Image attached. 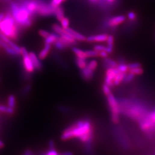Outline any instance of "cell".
<instances>
[{
  "label": "cell",
  "mask_w": 155,
  "mask_h": 155,
  "mask_svg": "<svg viewBox=\"0 0 155 155\" xmlns=\"http://www.w3.org/2000/svg\"><path fill=\"white\" fill-rule=\"evenodd\" d=\"M94 136L93 124L88 119H81L69 126L63 132L61 139L67 141L78 138L85 145H91Z\"/></svg>",
  "instance_id": "cell-1"
},
{
  "label": "cell",
  "mask_w": 155,
  "mask_h": 155,
  "mask_svg": "<svg viewBox=\"0 0 155 155\" xmlns=\"http://www.w3.org/2000/svg\"><path fill=\"white\" fill-rule=\"evenodd\" d=\"M121 113H123L129 118L140 122L144 118L147 117L149 114L148 109L141 104L133 102L129 100L118 101Z\"/></svg>",
  "instance_id": "cell-2"
},
{
  "label": "cell",
  "mask_w": 155,
  "mask_h": 155,
  "mask_svg": "<svg viewBox=\"0 0 155 155\" xmlns=\"http://www.w3.org/2000/svg\"><path fill=\"white\" fill-rule=\"evenodd\" d=\"M10 9L11 13L20 29L31 27L34 18L31 16L25 6L17 2L12 1L10 3Z\"/></svg>",
  "instance_id": "cell-3"
},
{
  "label": "cell",
  "mask_w": 155,
  "mask_h": 155,
  "mask_svg": "<svg viewBox=\"0 0 155 155\" xmlns=\"http://www.w3.org/2000/svg\"><path fill=\"white\" fill-rule=\"evenodd\" d=\"M20 28L16 24L11 13H7L0 23V32L6 36L12 39H18Z\"/></svg>",
  "instance_id": "cell-4"
},
{
  "label": "cell",
  "mask_w": 155,
  "mask_h": 155,
  "mask_svg": "<svg viewBox=\"0 0 155 155\" xmlns=\"http://www.w3.org/2000/svg\"><path fill=\"white\" fill-rule=\"evenodd\" d=\"M107 105L111 113V120L114 124H118L119 122V116L121 110L118 100L113 93H110L106 96Z\"/></svg>",
  "instance_id": "cell-5"
},
{
  "label": "cell",
  "mask_w": 155,
  "mask_h": 155,
  "mask_svg": "<svg viewBox=\"0 0 155 155\" xmlns=\"http://www.w3.org/2000/svg\"><path fill=\"white\" fill-rule=\"evenodd\" d=\"M55 9L54 8L50 3L44 0L38 1L37 15L42 17H48L55 15Z\"/></svg>",
  "instance_id": "cell-6"
},
{
  "label": "cell",
  "mask_w": 155,
  "mask_h": 155,
  "mask_svg": "<svg viewBox=\"0 0 155 155\" xmlns=\"http://www.w3.org/2000/svg\"><path fill=\"white\" fill-rule=\"evenodd\" d=\"M118 72L119 71L117 67L107 68L105 72V83L111 88L114 87V80Z\"/></svg>",
  "instance_id": "cell-7"
},
{
  "label": "cell",
  "mask_w": 155,
  "mask_h": 155,
  "mask_svg": "<svg viewBox=\"0 0 155 155\" xmlns=\"http://www.w3.org/2000/svg\"><path fill=\"white\" fill-rule=\"evenodd\" d=\"M125 17L123 15H119L117 16H114L109 19L107 21V25L109 27L114 28L118 25H120L124 23L125 20Z\"/></svg>",
  "instance_id": "cell-8"
},
{
  "label": "cell",
  "mask_w": 155,
  "mask_h": 155,
  "mask_svg": "<svg viewBox=\"0 0 155 155\" xmlns=\"http://www.w3.org/2000/svg\"><path fill=\"white\" fill-rule=\"evenodd\" d=\"M23 66L26 73L31 74L33 73L35 70V67L29 55L26 56H23Z\"/></svg>",
  "instance_id": "cell-9"
},
{
  "label": "cell",
  "mask_w": 155,
  "mask_h": 155,
  "mask_svg": "<svg viewBox=\"0 0 155 155\" xmlns=\"http://www.w3.org/2000/svg\"><path fill=\"white\" fill-rule=\"evenodd\" d=\"M54 45L56 49L58 50H64L72 45L66 39H64L63 37H61L60 36L56 40V42L54 44Z\"/></svg>",
  "instance_id": "cell-10"
},
{
  "label": "cell",
  "mask_w": 155,
  "mask_h": 155,
  "mask_svg": "<svg viewBox=\"0 0 155 155\" xmlns=\"http://www.w3.org/2000/svg\"><path fill=\"white\" fill-rule=\"evenodd\" d=\"M108 35L107 34H99L97 35L90 36L86 38V41L88 42H105L107 40Z\"/></svg>",
  "instance_id": "cell-11"
},
{
  "label": "cell",
  "mask_w": 155,
  "mask_h": 155,
  "mask_svg": "<svg viewBox=\"0 0 155 155\" xmlns=\"http://www.w3.org/2000/svg\"><path fill=\"white\" fill-rule=\"evenodd\" d=\"M65 30L69 35H70L72 37H73L76 41L84 42V41L86 40V37H85L84 35H83L82 34H81L80 33L75 31L74 29H73L69 27L68 28L66 29Z\"/></svg>",
  "instance_id": "cell-12"
},
{
  "label": "cell",
  "mask_w": 155,
  "mask_h": 155,
  "mask_svg": "<svg viewBox=\"0 0 155 155\" xmlns=\"http://www.w3.org/2000/svg\"><path fill=\"white\" fill-rule=\"evenodd\" d=\"M29 56L31 58L35 69H36L37 71H41L43 68V65L42 62L40 60V59L33 52H31L30 53H29Z\"/></svg>",
  "instance_id": "cell-13"
},
{
  "label": "cell",
  "mask_w": 155,
  "mask_h": 155,
  "mask_svg": "<svg viewBox=\"0 0 155 155\" xmlns=\"http://www.w3.org/2000/svg\"><path fill=\"white\" fill-rule=\"evenodd\" d=\"M94 74V71L90 70L87 66L83 69L81 70V76L83 80L90 81L92 80Z\"/></svg>",
  "instance_id": "cell-14"
},
{
  "label": "cell",
  "mask_w": 155,
  "mask_h": 155,
  "mask_svg": "<svg viewBox=\"0 0 155 155\" xmlns=\"http://www.w3.org/2000/svg\"><path fill=\"white\" fill-rule=\"evenodd\" d=\"M1 44H2V47L4 49L5 52L8 55L12 56H17L20 55V54L18 53L17 51H16L14 49H13L11 47H10L8 44L2 42V40H1Z\"/></svg>",
  "instance_id": "cell-15"
},
{
  "label": "cell",
  "mask_w": 155,
  "mask_h": 155,
  "mask_svg": "<svg viewBox=\"0 0 155 155\" xmlns=\"http://www.w3.org/2000/svg\"><path fill=\"white\" fill-rule=\"evenodd\" d=\"M51 44H45V45H44L43 50L40 52V53L39 54V58L41 60H43L44 59H45L48 56V55L49 54L50 51H51Z\"/></svg>",
  "instance_id": "cell-16"
},
{
  "label": "cell",
  "mask_w": 155,
  "mask_h": 155,
  "mask_svg": "<svg viewBox=\"0 0 155 155\" xmlns=\"http://www.w3.org/2000/svg\"><path fill=\"white\" fill-rule=\"evenodd\" d=\"M59 35L56 33H50V35L45 38L44 43L45 44H54L56 42V40L59 39Z\"/></svg>",
  "instance_id": "cell-17"
},
{
  "label": "cell",
  "mask_w": 155,
  "mask_h": 155,
  "mask_svg": "<svg viewBox=\"0 0 155 155\" xmlns=\"http://www.w3.org/2000/svg\"><path fill=\"white\" fill-rule=\"evenodd\" d=\"M107 46L106 47V51L108 54H110L113 52V48H114V39L113 36L109 35L107 37Z\"/></svg>",
  "instance_id": "cell-18"
},
{
  "label": "cell",
  "mask_w": 155,
  "mask_h": 155,
  "mask_svg": "<svg viewBox=\"0 0 155 155\" xmlns=\"http://www.w3.org/2000/svg\"><path fill=\"white\" fill-rule=\"evenodd\" d=\"M104 66L106 68H116L118 66V63L116 61L106 57L104 58Z\"/></svg>",
  "instance_id": "cell-19"
},
{
  "label": "cell",
  "mask_w": 155,
  "mask_h": 155,
  "mask_svg": "<svg viewBox=\"0 0 155 155\" xmlns=\"http://www.w3.org/2000/svg\"><path fill=\"white\" fill-rule=\"evenodd\" d=\"M55 16H56L57 20L59 21H60L64 17V11L62 6H58L55 8Z\"/></svg>",
  "instance_id": "cell-20"
},
{
  "label": "cell",
  "mask_w": 155,
  "mask_h": 155,
  "mask_svg": "<svg viewBox=\"0 0 155 155\" xmlns=\"http://www.w3.org/2000/svg\"><path fill=\"white\" fill-rule=\"evenodd\" d=\"M126 74H124L121 72H118L116 75L114 80V86H117L119 85L123 81Z\"/></svg>",
  "instance_id": "cell-21"
},
{
  "label": "cell",
  "mask_w": 155,
  "mask_h": 155,
  "mask_svg": "<svg viewBox=\"0 0 155 155\" xmlns=\"http://www.w3.org/2000/svg\"><path fill=\"white\" fill-rule=\"evenodd\" d=\"M73 52L75 54V55L76 56V57L78 58H81V59H87V56L86 54L85 51H83L82 50L74 47L73 48Z\"/></svg>",
  "instance_id": "cell-22"
},
{
  "label": "cell",
  "mask_w": 155,
  "mask_h": 155,
  "mask_svg": "<svg viewBox=\"0 0 155 155\" xmlns=\"http://www.w3.org/2000/svg\"><path fill=\"white\" fill-rule=\"evenodd\" d=\"M75 62L78 67L81 70L85 68L87 66V63L86 62V59L76 57Z\"/></svg>",
  "instance_id": "cell-23"
},
{
  "label": "cell",
  "mask_w": 155,
  "mask_h": 155,
  "mask_svg": "<svg viewBox=\"0 0 155 155\" xmlns=\"http://www.w3.org/2000/svg\"><path fill=\"white\" fill-rule=\"evenodd\" d=\"M118 71L121 73H122L124 74H126L129 71V67L128 66V64H126L124 62H121L119 64H118V66L117 67Z\"/></svg>",
  "instance_id": "cell-24"
},
{
  "label": "cell",
  "mask_w": 155,
  "mask_h": 155,
  "mask_svg": "<svg viewBox=\"0 0 155 155\" xmlns=\"http://www.w3.org/2000/svg\"><path fill=\"white\" fill-rule=\"evenodd\" d=\"M14 109L9 107L8 106H6L0 105V112L1 113H6L8 114H12L14 113Z\"/></svg>",
  "instance_id": "cell-25"
},
{
  "label": "cell",
  "mask_w": 155,
  "mask_h": 155,
  "mask_svg": "<svg viewBox=\"0 0 155 155\" xmlns=\"http://www.w3.org/2000/svg\"><path fill=\"white\" fill-rule=\"evenodd\" d=\"M52 29L54 31V32L58 34L59 36L61 35L62 33H63L65 32V29H63L62 27L57 24H54L52 26Z\"/></svg>",
  "instance_id": "cell-26"
},
{
  "label": "cell",
  "mask_w": 155,
  "mask_h": 155,
  "mask_svg": "<svg viewBox=\"0 0 155 155\" xmlns=\"http://www.w3.org/2000/svg\"><path fill=\"white\" fill-rule=\"evenodd\" d=\"M16 98L14 97V95H9V97H8V106L14 109L15 108L16 106Z\"/></svg>",
  "instance_id": "cell-27"
},
{
  "label": "cell",
  "mask_w": 155,
  "mask_h": 155,
  "mask_svg": "<svg viewBox=\"0 0 155 155\" xmlns=\"http://www.w3.org/2000/svg\"><path fill=\"white\" fill-rule=\"evenodd\" d=\"M87 58L99 57V52L95 50H88L85 51Z\"/></svg>",
  "instance_id": "cell-28"
},
{
  "label": "cell",
  "mask_w": 155,
  "mask_h": 155,
  "mask_svg": "<svg viewBox=\"0 0 155 155\" xmlns=\"http://www.w3.org/2000/svg\"><path fill=\"white\" fill-rule=\"evenodd\" d=\"M97 66H98L97 61L95 60H91L90 62H88L87 63V67L95 72V71L96 70V69L97 68Z\"/></svg>",
  "instance_id": "cell-29"
},
{
  "label": "cell",
  "mask_w": 155,
  "mask_h": 155,
  "mask_svg": "<svg viewBox=\"0 0 155 155\" xmlns=\"http://www.w3.org/2000/svg\"><path fill=\"white\" fill-rule=\"evenodd\" d=\"M128 72L136 76V75H141L143 74L144 70L141 67H138V68L129 69Z\"/></svg>",
  "instance_id": "cell-30"
},
{
  "label": "cell",
  "mask_w": 155,
  "mask_h": 155,
  "mask_svg": "<svg viewBox=\"0 0 155 155\" xmlns=\"http://www.w3.org/2000/svg\"><path fill=\"white\" fill-rule=\"evenodd\" d=\"M117 0H101V2L103 4V6L106 7H110L115 5Z\"/></svg>",
  "instance_id": "cell-31"
},
{
  "label": "cell",
  "mask_w": 155,
  "mask_h": 155,
  "mask_svg": "<svg viewBox=\"0 0 155 155\" xmlns=\"http://www.w3.org/2000/svg\"><path fill=\"white\" fill-rule=\"evenodd\" d=\"M136 75H135L130 73H128L125 74V78H124V82L126 83H130V82L133 81L134 79V78H135Z\"/></svg>",
  "instance_id": "cell-32"
},
{
  "label": "cell",
  "mask_w": 155,
  "mask_h": 155,
  "mask_svg": "<svg viewBox=\"0 0 155 155\" xmlns=\"http://www.w3.org/2000/svg\"><path fill=\"white\" fill-rule=\"evenodd\" d=\"M60 23H61L62 27L63 29H66L68 28V27H69L70 21H69V19H68V18L64 17L60 21Z\"/></svg>",
  "instance_id": "cell-33"
},
{
  "label": "cell",
  "mask_w": 155,
  "mask_h": 155,
  "mask_svg": "<svg viewBox=\"0 0 155 155\" xmlns=\"http://www.w3.org/2000/svg\"><path fill=\"white\" fill-rule=\"evenodd\" d=\"M102 91L103 93L104 94V95L106 96L107 95H108L109 94L112 93V90H111V87H109L108 85H107L105 83H104L102 86Z\"/></svg>",
  "instance_id": "cell-34"
},
{
  "label": "cell",
  "mask_w": 155,
  "mask_h": 155,
  "mask_svg": "<svg viewBox=\"0 0 155 155\" xmlns=\"http://www.w3.org/2000/svg\"><path fill=\"white\" fill-rule=\"evenodd\" d=\"M62 2H63V0H51L50 4L55 9L57 7L60 6Z\"/></svg>",
  "instance_id": "cell-35"
},
{
  "label": "cell",
  "mask_w": 155,
  "mask_h": 155,
  "mask_svg": "<svg viewBox=\"0 0 155 155\" xmlns=\"http://www.w3.org/2000/svg\"><path fill=\"white\" fill-rule=\"evenodd\" d=\"M94 50L100 52V51H106V47L104 46L103 45H95L94 47Z\"/></svg>",
  "instance_id": "cell-36"
},
{
  "label": "cell",
  "mask_w": 155,
  "mask_h": 155,
  "mask_svg": "<svg viewBox=\"0 0 155 155\" xmlns=\"http://www.w3.org/2000/svg\"><path fill=\"white\" fill-rule=\"evenodd\" d=\"M128 66L129 67V69H132V68L141 67V64L140 63H138V62H136V63H132L128 64Z\"/></svg>",
  "instance_id": "cell-37"
},
{
  "label": "cell",
  "mask_w": 155,
  "mask_h": 155,
  "mask_svg": "<svg viewBox=\"0 0 155 155\" xmlns=\"http://www.w3.org/2000/svg\"><path fill=\"white\" fill-rule=\"evenodd\" d=\"M128 17L130 21H135L137 18L136 14L134 12H129L128 14Z\"/></svg>",
  "instance_id": "cell-38"
},
{
  "label": "cell",
  "mask_w": 155,
  "mask_h": 155,
  "mask_svg": "<svg viewBox=\"0 0 155 155\" xmlns=\"http://www.w3.org/2000/svg\"><path fill=\"white\" fill-rule=\"evenodd\" d=\"M39 34L40 36L44 37V38H46L50 35V33L48 31H45L43 29H40L39 31Z\"/></svg>",
  "instance_id": "cell-39"
},
{
  "label": "cell",
  "mask_w": 155,
  "mask_h": 155,
  "mask_svg": "<svg viewBox=\"0 0 155 155\" xmlns=\"http://www.w3.org/2000/svg\"><path fill=\"white\" fill-rule=\"evenodd\" d=\"M43 155H59L55 148H50V150L45 154Z\"/></svg>",
  "instance_id": "cell-40"
},
{
  "label": "cell",
  "mask_w": 155,
  "mask_h": 155,
  "mask_svg": "<svg viewBox=\"0 0 155 155\" xmlns=\"http://www.w3.org/2000/svg\"><path fill=\"white\" fill-rule=\"evenodd\" d=\"M148 117L155 124V109L152 112H149L148 114Z\"/></svg>",
  "instance_id": "cell-41"
},
{
  "label": "cell",
  "mask_w": 155,
  "mask_h": 155,
  "mask_svg": "<svg viewBox=\"0 0 155 155\" xmlns=\"http://www.w3.org/2000/svg\"><path fill=\"white\" fill-rule=\"evenodd\" d=\"M99 52V57H102V58H105L108 56V53L107 52V51H100Z\"/></svg>",
  "instance_id": "cell-42"
},
{
  "label": "cell",
  "mask_w": 155,
  "mask_h": 155,
  "mask_svg": "<svg viewBox=\"0 0 155 155\" xmlns=\"http://www.w3.org/2000/svg\"><path fill=\"white\" fill-rule=\"evenodd\" d=\"M20 54L22 55V56H26V55H28L29 54L27 51L26 49L25 48V47H21V52H20Z\"/></svg>",
  "instance_id": "cell-43"
},
{
  "label": "cell",
  "mask_w": 155,
  "mask_h": 155,
  "mask_svg": "<svg viewBox=\"0 0 155 155\" xmlns=\"http://www.w3.org/2000/svg\"><path fill=\"white\" fill-rule=\"evenodd\" d=\"M23 155H33V152L31 149H27L25 150Z\"/></svg>",
  "instance_id": "cell-44"
},
{
  "label": "cell",
  "mask_w": 155,
  "mask_h": 155,
  "mask_svg": "<svg viewBox=\"0 0 155 155\" xmlns=\"http://www.w3.org/2000/svg\"><path fill=\"white\" fill-rule=\"evenodd\" d=\"M59 155H74V154L73 152L70 151H66L62 152L61 153H59Z\"/></svg>",
  "instance_id": "cell-45"
},
{
  "label": "cell",
  "mask_w": 155,
  "mask_h": 155,
  "mask_svg": "<svg viewBox=\"0 0 155 155\" xmlns=\"http://www.w3.org/2000/svg\"><path fill=\"white\" fill-rule=\"evenodd\" d=\"M5 16V14L4 13H0V23H1V21H2V20L4 19Z\"/></svg>",
  "instance_id": "cell-46"
},
{
  "label": "cell",
  "mask_w": 155,
  "mask_h": 155,
  "mask_svg": "<svg viewBox=\"0 0 155 155\" xmlns=\"http://www.w3.org/2000/svg\"><path fill=\"white\" fill-rule=\"evenodd\" d=\"M0 1L3 2H8V3H11L12 2V0H0Z\"/></svg>",
  "instance_id": "cell-47"
},
{
  "label": "cell",
  "mask_w": 155,
  "mask_h": 155,
  "mask_svg": "<svg viewBox=\"0 0 155 155\" xmlns=\"http://www.w3.org/2000/svg\"><path fill=\"white\" fill-rule=\"evenodd\" d=\"M4 146V143H2L1 140H0V149H1L2 148H3Z\"/></svg>",
  "instance_id": "cell-48"
},
{
  "label": "cell",
  "mask_w": 155,
  "mask_h": 155,
  "mask_svg": "<svg viewBox=\"0 0 155 155\" xmlns=\"http://www.w3.org/2000/svg\"><path fill=\"white\" fill-rule=\"evenodd\" d=\"M2 47V44H1V40H0V47Z\"/></svg>",
  "instance_id": "cell-49"
},
{
  "label": "cell",
  "mask_w": 155,
  "mask_h": 155,
  "mask_svg": "<svg viewBox=\"0 0 155 155\" xmlns=\"http://www.w3.org/2000/svg\"><path fill=\"white\" fill-rule=\"evenodd\" d=\"M91 1H93V2H96L97 1H98V0H90Z\"/></svg>",
  "instance_id": "cell-50"
},
{
  "label": "cell",
  "mask_w": 155,
  "mask_h": 155,
  "mask_svg": "<svg viewBox=\"0 0 155 155\" xmlns=\"http://www.w3.org/2000/svg\"><path fill=\"white\" fill-rule=\"evenodd\" d=\"M66 1H67V0H63V2H65Z\"/></svg>",
  "instance_id": "cell-51"
}]
</instances>
